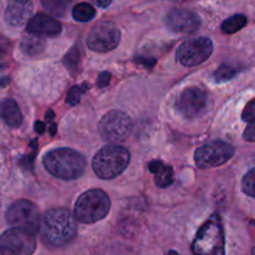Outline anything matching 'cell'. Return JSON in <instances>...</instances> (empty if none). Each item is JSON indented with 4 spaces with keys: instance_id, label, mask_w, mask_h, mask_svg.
Instances as JSON below:
<instances>
[{
    "instance_id": "obj_3",
    "label": "cell",
    "mask_w": 255,
    "mask_h": 255,
    "mask_svg": "<svg viewBox=\"0 0 255 255\" xmlns=\"http://www.w3.org/2000/svg\"><path fill=\"white\" fill-rule=\"evenodd\" d=\"M192 252L194 255H224L226 236L219 214H213L197 233Z\"/></svg>"
},
{
    "instance_id": "obj_19",
    "label": "cell",
    "mask_w": 255,
    "mask_h": 255,
    "mask_svg": "<svg viewBox=\"0 0 255 255\" xmlns=\"http://www.w3.org/2000/svg\"><path fill=\"white\" fill-rule=\"evenodd\" d=\"M74 0H41L42 6L55 16H65Z\"/></svg>"
},
{
    "instance_id": "obj_32",
    "label": "cell",
    "mask_w": 255,
    "mask_h": 255,
    "mask_svg": "<svg viewBox=\"0 0 255 255\" xmlns=\"http://www.w3.org/2000/svg\"><path fill=\"white\" fill-rule=\"evenodd\" d=\"M54 112L51 111V110H49V111L46 112V115H45V119H46V121H52L54 120Z\"/></svg>"
},
{
    "instance_id": "obj_5",
    "label": "cell",
    "mask_w": 255,
    "mask_h": 255,
    "mask_svg": "<svg viewBox=\"0 0 255 255\" xmlns=\"http://www.w3.org/2000/svg\"><path fill=\"white\" fill-rule=\"evenodd\" d=\"M111 201L101 189H90L85 192L75 204V218L85 224L96 223L109 214Z\"/></svg>"
},
{
    "instance_id": "obj_10",
    "label": "cell",
    "mask_w": 255,
    "mask_h": 255,
    "mask_svg": "<svg viewBox=\"0 0 255 255\" xmlns=\"http://www.w3.org/2000/svg\"><path fill=\"white\" fill-rule=\"evenodd\" d=\"M121 40V31L111 21H101L95 25L87 35V46L96 52L114 50Z\"/></svg>"
},
{
    "instance_id": "obj_6",
    "label": "cell",
    "mask_w": 255,
    "mask_h": 255,
    "mask_svg": "<svg viewBox=\"0 0 255 255\" xmlns=\"http://www.w3.org/2000/svg\"><path fill=\"white\" fill-rule=\"evenodd\" d=\"M35 249V233L26 229L14 227L0 236V255H32Z\"/></svg>"
},
{
    "instance_id": "obj_28",
    "label": "cell",
    "mask_w": 255,
    "mask_h": 255,
    "mask_svg": "<svg viewBox=\"0 0 255 255\" xmlns=\"http://www.w3.org/2000/svg\"><path fill=\"white\" fill-rule=\"evenodd\" d=\"M110 81H111V74L109 71H104L99 75L96 85L99 87H106L110 84Z\"/></svg>"
},
{
    "instance_id": "obj_24",
    "label": "cell",
    "mask_w": 255,
    "mask_h": 255,
    "mask_svg": "<svg viewBox=\"0 0 255 255\" xmlns=\"http://www.w3.org/2000/svg\"><path fill=\"white\" fill-rule=\"evenodd\" d=\"M87 89H89V87H87L86 84L81 85V86H77V85L72 86L71 89L69 90V92H67V97H66L67 104L71 105V106H75V105L79 104L80 99H81V95L84 94Z\"/></svg>"
},
{
    "instance_id": "obj_1",
    "label": "cell",
    "mask_w": 255,
    "mask_h": 255,
    "mask_svg": "<svg viewBox=\"0 0 255 255\" xmlns=\"http://www.w3.org/2000/svg\"><path fill=\"white\" fill-rule=\"evenodd\" d=\"M39 232L46 246L52 248L66 246L76 236V218L66 208L50 209L41 218Z\"/></svg>"
},
{
    "instance_id": "obj_35",
    "label": "cell",
    "mask_w": 255,
    "mask_h": 255,
    "mask_svg": "<svg viewBox=\"0 0 255 255\" xmlns=\"http://www.w3.org/2000/svg\"><path fill=\"white\" fill-rule=\"evenodd\" d=\"M176 1H181V0H176Z\"/></svg>"
},
{
    "instance_id": "obj_2",
    "label": "cell",
    "mask_w": 255,
    "mask_h": 255,
    "mask_svg": "<svg viewBox=\"0 0 255 255\" xmlns=\"http://www.w3.org/2000/svg\"><path fill=\"white\" fill-rule=\"evenodd\" d=\"M42 163L50 174L65 181L81 177L86 167L82 154L71 148L52 149L45 154Z\"/></svg>"
},
{
    "instance_id": "obj_31",
    "label": "cell",
    "mask_w": 255,
    "mask_h": 255,
    "mask_svg": "<svg viewBox=\"0 0 255 255\" xmlns=\"http://www.w3.org/2000/svg\"><path fill=\"white\" fill-rule=\"evenodd\" d=\"M35 131H36V133L39 134H42L45 132V124L41 121H36L35 122Z\"/></svg>"
},
{
    "instance_id": "obj_14",
    "label": "cell",
    "mask_w": 255,
    "mask_h": 255,
    "mask_svg": "<svg viewBox=\"0 0 255 255\" xmlns=\"http://www.w3.org/2000/svg\"><path fill=\"white\" fill-rule=\"evenodd\" d=\"M32 9L31 0H7L4 11L5 21L11 26H22L31 19Z\"/></svg>"
},
{
    "instance_id": "obj_29",
    "label": "cell",
    "mask_w": 255,
    "mask_h": 255,
    "mask_svg": "<svg viewBox=\"0 0 255 255\" xmlns=\"http://www.w3.org/2000/svg\"><path fill=\"white\" fill-rule=\"evenodd\" d=\"M134 62L142 65V66H144L146 69H152V67L154 66V64H156V59H149V57L139 56L134 59Z\"/></svg>"
},
{
    "instance_id": "obj_34",
    "label": "cell",
    "mask_w": 255,
    "mask_h": 255,
    "mask_svg": "<svg viewBox=\"0 0 255 255\" xmlns=\"http://www.w3.org/2000/svg\"><path fill=\"white\" fill-rule=\"evenodd\" d=\"M167 255H179L178 253H176V252H173V251H171V252H168V254Z\"/></svg>"
},
{
    "instance_id": "obj_22",
    "label": "cell",
    "mask_w": 255,
    "mask_h": 255,
    "mask_svg": "<svg viewBox=\"0 0 255 255\" xmlns=\"http://www.w3.org/2000/svg\"><path fill=\"white\" fill-rule=\"evenodd\" d=\"M239 70L236 69L234 66L231 65H222L221 67H218L216 72H214V79L217 82H226L228 80H232L237 74H238Z\"/></svg>"
},
{
    "instance_id": "obj_13",
    "label": "cell",
    "mask_w": 255,
    "mask_h": 255,
    "mask_svg": "<svg viewBox=\"0 0 255 255\" xmlns=\"http://www.w3.org/2000/svg\"><path fill=\"white\" fill-rule=\"evenodd\" d=\"M167 27L176 34H191L201 27L199 15L188 9H173L166 15Z\"/></svg>"
},
{
    "instance_id": "obj_11",
    "label": "cell",
    "mask_w": 255,
    "mask_h": 255,
    "mask_svg": "<svg viewBox=\"0 0 255 255\" xmlns=\"http://www.w3.org/2000/svg\"><path fill=\"white\" fill-rule=\"evenodd\" d=\"M213 52V44L206 36L192 37L186 40L177 51V59L184 66H196L202 64Z\"/></svg>"
},
{
    "instance_id": "obj_23",
    "label": "cell",
    "mask_w": 255,
    "mask_h": 255,
    "mask_svg": "<svg viewBox=\"0 0 255 255\" xmlns=\"http://www.w3.org/2000/svg\"><path fill=\"white\" fill-rule=\"evenodd\" d=\"M242 189L249 197L255 198V168L249 171L242 181Z\"/></svg>"
},
{
    "instance_id": "obj_18",
    "label": "cell",
    "mask_w": 255,
    "mask_h": 255,
    "mask_svg": "<svg viewBox=\"0 0 255 255\" xmlns=\"http://www.w3.org/2000/svg\"><path fill=\"white\" fill-rule=\"evenodd\" d=\"M25 35L21 40V44H20V49L24 52L25 55H29V56H35V55H39L40 52L44 51L45 46H46V41H45L44 36H39V35L30 34Z\"/></svg>"
},
{
    "instance_id": "obj_20",
    "label": "cell",
    "mask_w": 255,
    "mask_h": 255,
    "mask_svg": "<svg viewBox=\"0 0 255 255\" xmlns=\"http://www.w3.org/2000/svg\"><path fill=\"white\" fill-rule=\"evenodd\" d=\"M247 22H248V20H247L246 15H233V16L224 20L223 24H222V31L224 34H234V32L243 29L247 25Z\"/></svg>"
},
{
    "instance_id": "obj_30",
    "label": "cell",
    "mask_w": 255,
    "mask_h": 255,
    "mask_svg": "<svg viewBox=\"0 0 255 255\" xmlns=\"http://www.w3.org/2000/svg\"><path fill=\"white\" fill-rule=\"evenodd\" d=\"M90 1L99 7H107L110 4H111L112 0H90Z\"/></svg>"
},
{
    "instance_id": "obj_26",
    "label": "cell",
    "mask_w": 255,
    "mask_h": 255,
    "mask_svg": "<svg viewBox=\"0 0 255 255\" xmlns=\"http://www.w3.org/2000/svg\"><path fill=\"white\" fill-rule=\"evenodd\" d=\"M242 119L246 122H252L255 120V99L253 101L249 102L244 109L243 114H242Z\"/></svg>"
},
{
    "instance_id": "obj_12",
    "label": "cell",
    "mask_w": 255,
    "mask_h": 255,
    "mask_svg": "<svg viewBox=\"0 0 255 255\" xmlns=\"http://www.w3.org/2000/svg\"><path fill=\"white\" fill-rule=\"evenodd\" d=\"M208 96L199 87H188L181 94L178 100V111L184 119H197L207 109Z\"/></svg>"
},
{
    "instance_id": "obj_7",
    "label": "cell",
    "mask_w": 255,
    "mask_h": 255,
    "mask_svg": "<svg viewBox=\"0 0 255 255\" xmlns=\"http://www.w3.org/2000/svg\"><path fill=\"white\" fill-rule=\"evenodd\" d=\"M133 122L131 117L122 111H110L99 124V132L105 141L122 142L131 134Z\"/></svg>"
},
{
    "instance_id": "obj_9",
    "label": "cell",
    "mask_w": 255,
    "mask_h": 255,
    "mask_svg": "<svg viewBox=\"0 0 255 255\" xmlns=\"http://www.w3.org/2000/svg\"><path fill=\"white\" fill-rule=\"evenodd\" d=\"M234 151V147L227 142H209L197 149L194 153V161L201 168H213L228 162L233 157Z\"/></svg>"
},
{
    "instance_id": "obj_25",
    "label": "cell",
    "mask_w": 255,
    "mask_h": 255,
    "mask_svg": "<svg viewBox=\"0 0 255 255\" xmlns=\"http://www.w3.org/2000/svg\"><path fill=\"white\" fill-rule=\"evenodd\" d=\"M80 55L79 50H77V46H74L64 57V64L66 65V67L71 71H74L75 69H77V65H79Z\"/></svg>"
},
{
    "instance_id": "obj_15",
    "label": "cell",
    "mask_w": 255,
    "mask_h": 255,
    "mask_svg": "<svg viewBox=\"0 0 255 255\" xmlns=\"http://www.w3.org/2000/svg\"><path fill=\"white\" fill-rule=\"evenodd\" d=\"M26 31L44 37H54L61 32V24L50 15L39 12L27 21Z\"/></svg>"
},
{
    "instance_id": "obj_16",
    "label": "cell",
    "mask_w": 255,
    "mask_h": 255,
    "mask_svg": "<svg viewBox=\"0 0 255 255\" xmlns=\"http://www.w3.org/2000/svg\"><path fill=\"white\" fill-rule=\"evenodd\" d=\"M0 117L9 127H20L22 124V115L16 101L5 99L0 101Z\"/></svg>"
},
{
    "instance_id": "obj_27",
    "label": "cell",
    "mask_w": 255,
    "mask_h": 255,
    "mask_svg": "<svg viewBox=\"0 0 255 255\" xmlns=\"http://www.w3.org/2000/svg\"><path fill=\"white\" fill-rule=\"evenodd\" d=\"M244 139L248 142H255V120L249 122L248 127L244 131Z\"/></svg>"
},
{
    "instance_id": "obj_17",
    "label": "cell",
    "mask_w": 255,
    "mask_h": 255,
    "mask_svg": "<svg viewBox=\"0 0 255 255\" xmlns=\"http://www.w3.org/2000/svg\"><path fill=\"white\" fill-rule=\"evenodd\" d=\"M148 169L156 176L154 182L159 188H166L173 182V169L171 166H166L159 161H152L148 164Z\"/></svg>"
},
{
    "instance_id": "obj_8",
    "label": "cell",
    "mask_w": 255,
    "mask_h": 255,
    "mask_svg": "<svg viewBox=\"0 0 255 255\" xmlns=\"http://www.w3.org/2000/svg\"><path fill=\"white\" fill-rule=\"evenodd\" d=\"M6 222L16 228L35 232L40 228V213L37 207L27 199H20L12 203L6 212Z\"/></svg>"
},
{
    "instance_id": "obj_21",
    "label": "cell",
    "mask_w": 255,
    "mask_h": 255,
    "mask_svg": "<svg viewBox=\"0 0 255 255\" xmlns=\"http://www.w3.org/2000/svg\"><path fill=\"white\" fill-rule=\"evenodd\" d=\"M95 15H96V10L89 2H80V4L75 5L74 9H72V16L77 21H90V20L94 19Z\"/></svg>"
},
{
    "instance_id": "obj_33",
    "label": "cell",
    "mask_w": 255,
    "mask_h": 255,
    "mask_svg": "<svg viewBox=\"0 0 255 255\" xmlns=\"http://www.w3.org/2000/svg\"><path fill=\"white\" fill-rule=\"evenodd\" d=\"M55 133H56V125L51 124V126H50V134H51V136H54Z\"/></svg>"
},
{
    "instance_id": "obj_4",
    "label": "cell",
    "mask_w": 255,
    "mask_h": 255,
    "mask_svg": "<svg viewBox=\"0 0 255 255\" xmlns=\"http://www.w3.org/2000/svg\"><path fill=\"white\" fill-rule=\"evenodd\" d=\"M129 159V152L125 147L109 144L100 149L94 157L92 168L101 179H112L125 172Z\"/></svg>"
}]
</instances>
